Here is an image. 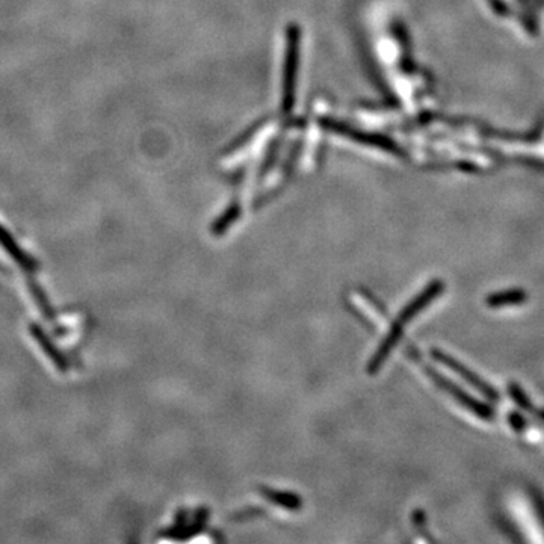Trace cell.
<instances>
[{"instance_id": "277c9868", "label": "cell", "mask_w": 544, "mask_h": 544, "mask_svg": "<svg viewBox=\"0 0 544 544\" xmlns=\"http://www.w3.org/2000/svg\"><path fill=\"white\" fill-rule=\"evenodd\" d=\"M431 355H433L437 361H440L442 365L448 366L450 369L454 370L455 374H459L463 380H466L467 383H469V385H472V387L480 390L481 394H484L485 396H489L490 400L498 398V394H496V392H494L490 386L483 383V381H481L480 378L474 374V372H470L466 366L461 365L459 361L452 359L451 355L444 354V353H442L440 350H433Z\"/></svg>"}, {"instance_id": "3957f363", "label": "cell", "mask_w": 544, "mask_h": 544, "mask_svg": "<svg viewBox=\"0 0 544 544\" xmlns=\"http://www.w3.org/2000/svg\"><path fill=\"white\" fill-rule=\"evenodd\" d=\"M298 45H300V32L296 26H289L288 29V47H286L285 62V90H283V108L285 112L292 110L295 99V82H296V70H298Z\"/></svg>"}, {"instance_id": "5b68a950", "label": "cell", "mask_w": 544, "mask_h": 544, "mask_svg": "<svg viewBox=\"0 0 544 544\" xmlns=\"http://www.w3.org/2000/svg\"><path fill=\"white\" fill-rule=\"evenodd\" d=\"M257 490H259V493L266 500H270L271 504L281 507V508L288 509V511H300L301 507L304 504L300 496L296 493H292V491L271 489V487H265V485H259Z\"/></svg>"}, {"instance_id": "6da1fadb", "label": "cell", "mask_w": 544, "mask_h": 544, "mask_svg": "<svg viewBox=\"0 0 544 544\" xmlns=\"http://www.w3.org/2000/svg\"><path fill=\"white\" fill-rule=\"evenodd\" d=\"M443 281L434 280L420 294L416 295L415 298L410 301L404 309L401 310L398 318L390 325L389 333L386 335L374 355L370 357L369 363H368V374L377 375L380 372L381 368L385 366L386 360L392 354L394 346L398 345L401 337L404 335L405 325L415 320L416 316L419 315L420 312H424L433 301L437 300L440 295L443 294Z\"/></svg>"}, {"instance_id": "52a82bcc", "label": "cell", "mask_w": 544, "mask_h": 544, "mask_svg": "<svg viewBox=\"0 0 544 544\" xmlns=\"http://www.w3.org/2000/svg\"><path fill=\"white\" fill-rule=\"evenodd\" d=\"M329 127H331L333 130H337L342 135L350 136L353 140L365 141L368 144H375V147H381V149H385V150H392V144H390L389 141L386 140V138H381V136H366L363 135V134H359V132H354V130H350L348 127L339 125V123H329Z\"/></svg>"}, {"instance_id": "ba28073f", "label": "cell", "mask_w": 544, "mask_h": 544, "mask_svg": "<svg viewBox=\"0 0 544 544\" xmlns=\"http://www.w3.org/2000/svg\"><path fill=\"white\" fill-rule=\"evenodd\" d=\"M240 215V206L238 203L230 206L229 209L225 210L221 215L220 220L216 221L215 224L212 225V235L223 236L229 227L235 224L236 220Z\"/></svg>"}, {"instance_id": "8992f818", "label": "cell", "mask_w": 544, "mask_h": 544, "mask_svg": "<svg viewBox=\"0 0 544 544\" xmlns=\"http://www.w3.org/2000/svg\"><path fill=\"white\" fill-rule=\"evenodd\" d=\"M526 294L524 290H508V292H500V294L490 295L487 298V304L490 307H507V305L524 304L526 301Z\"/></svg>"}, {"instance_id": "9c48e42d", "label": "cell", "mask_w": 544, "mask_h": 544, "mask_svg": "<svg viewBox=\"0 0 544 544\" xmlns=\"http://www.w3.org/2000/svg\"><path fill=\"white\" fill-rule=\"evenodd\" d=\"M264 509H260L259 507H248V508L242 509V511H238L235 515H231V522H245V520L253 519V517H257V516H264Z\"/></svg>"}, {"instance_id": "7a4b0ae2", "label": "cell", "mask_w": 544, "mask_h": 544, "mask_svg": "<svg viewBox=\"0 0 544 544\" xmlns=\"http://www.w3.org/2000/svg\"><path fill=\"white\" fill-rule=\"evenodd\" d=\"M405 354L409 355L410 359L415 360L418 365L422 366V369L426 372V377L430 378L434 385L439 386L440 389L444 390L446 394H450L455 401H459V404L470 410V413L478 416L481 419L490 420L493 418V411L490 409L489 405L483 404L480 401L470 398L469 394L463 392V390L457 387L452 381L444 378L437 370L433 369L430 366L424 365V361L420 359L419 353L416 350L413 345H407L405 346Z\"/></svg>"}]
</instances>
